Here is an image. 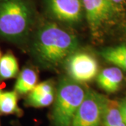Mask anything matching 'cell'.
<instances>
[{"mask_svg":"<svg viewBox=\"0 0 126 126\" xmlns=\"http://www.w3.org/2000/svg\"><path fill=\"white\" fill-rule=\"evenodd\" d=\"M79 47L76 36L54 23L38 30L33 44L36 58L46 67H55L74 53Z\"/></svg>","mask_w":126,"mask_h":126,"instance_id":"obj_1","label":"cell"},{"mask_svg":"<svg viewBox=\"0 0 126 126\" xmlns=\"http://www.w3.org/2000/svg\"><path fill=\"white\" fill-rule=\"evenodd\" d=\"M32 16L25 0H0V36L11 41L23 39L30 31Z\"/></svg>","mask_w":126,"mask_h":126,"instance_id":"obj_2","label":"cell"},{"mask_svg":"<svg viewBox=\"0 0 126 126\" xmlns=\"http://www.w3.org/2000/svg\"><path fill=\"white\" fill-rule=\"evenodd\" d=\"M56 93L52 112L53 123L54 126H71L87 90L81 83L64 77L59 82Z\"/></svg>","mask_w":126,"mask_h":126,"instance_id":"obj_3","label":"cell"},{"mask_svg":"<svg viewBox=\"0 0 126 126\" xmlns=\"http://www.w3.org/2000/svg\"><path fill=\"white\" fill-rule=\"evenodd\" d=\"M107 101L105 96L96 91L87 90L71 126H101Z\"/></svg>","mask_w":126,"mask_h":126,"instance_id":"obj_4","label":"cell"},{"mask_svg":"<svg viewBox=\"0 0 126 126\" xmlns=\"http://www.w3.org/2000/svg\"><path fill=\"white\" fill-rule=\"evenodd\" d=\"M66 67L69 77L79 83L91 81L97 76L98 63L90 55L74 53L67 58Z\"/></svg>","mask_w":126,"mask_h":126,"instance_id":"obj_5","label":"cell"},{"mask_svg":"<svg viewBox=\"0 0 126 126\" xmlns=\"http://www.w3.org/2000/svg\"><path fill=\"white\" fill-rule=\"evenodd\" d=\"M46 3L50 14L60 21L75 24L82 18L81 0H46Z\"/></svg>","mask_w":126,"mask_h":126,"instance_id":"obj_6","label":"cell"},{"mask_svg":"<svg viewBox=\"0 0 126 126\" xmlns=\"http://www.w3.org/2000/svg\"><path fill=\"white\" fill-rule=\"evenodd\" d=\"M86 18L92 30H96L112 16L113 3L111 0H81Z\"/></svg>","mask_w":126,"mask_h":126,"instance_id":"obj_7","label":"cell"},{"mask_svg":"<svg viewBox=\"0 0 126 126\" xmlns=\"http://www.w3.org/2000/svg\"><path fill=\"white\" fill-rule=\"evenodd\" d=\"M123 79L121 69L117 67H109L103 69L97 78L99 87L107 93L116 92Z\"/></svg>","mask_w":126,"mask_h":126,"instance_id":"obj_8","label":"cell"},{"mask_svg":"<svg viewBox=\"0 0 126 126\" xmlns=\"http://www.w3.org/2000/svg\"><path fill=\"white\" fill-rule=\"evenodd\" d=\"M101 126H126V122L122 116L118 102L107 99Z\"/></svg>","mask_w":126,"mask_h":126,"instance_id":"obj_9","label":"cell"},{"mask_svg":"<svg viewBox=\"0 0 126 126\" xmlns=\"http://www.w3.org/2000/svg\"><path fill=\"white\" fill-rule=\"evenodd\" d=\"M37 80L36 72L30 68H25L18 76L15 84V91L20 94L30 93L36 85Z\"/></svg>","mask_w":126,"mask_h":126,"instance_id":"obj_10","label":"cell"},{"mask_svg":"<svg viewBox=\"0 0 126 126\" xmlns=\"http://www.w3.org/2000/svg\"><path fill=\"white\" fill-rule=\"evenodd\" d=\"M101 55L105 60L126 71V46L120 45L103 50Z\"/></svg>","mask_w":126,"mask_h":126,"instance_id":"obj_11","label":"cell"},{"mask_svg":"<svg viewBox=\"0 0 126 126\" xmlns=\"http://www.w3.org/2000/svg\"><path fill=\"white\" fill-rule=\"evenodd\" d=\"M19 71L17 59L14 55L6 54L0 59V79H12L18 74Z\"/></svg>","mask_w":126,"mask_h":126,"instance_id":"obj_12","label":"cell"},{"mask_svg":"<svg viewBox=\"0 0 126 126\" xmlns=\"http://www.w3.org/2000/svg\"><path fill=\"white\" fill-rule=\"evenodd\" d=\"M0 112L4 114H19L18 95L16 91L2 93L0 98Z\"/></svg>","mask_w":126,"mask_h":126,"instance_id":"obj_13","label":"cell"},{"mask_svg":"<svg viewBox=\"0 0 126 126\" xmlns=\"http://www.w3.org/2000/svg\"><path fill=\"white\" fill-rule=\"evenodd\" d=\"M54 92H53L41 96H36V97L28 96L27 102L29 105L34 107H44L51 104L54 101Z\"/></svg>","mask_w":126,"mask_h":126,"instance_id":"obj_14","label":"cell"},{"mask_svg":"<svg viewBox=\"0 0 126 126\" xmlns=\"http://www.w3.org/2000/svg\"><path fill=\"white\" fill-rule=\"evenodd\" d=\"M53 92H54V90L52 83L49 81H44L39 84H36L31 92H30L29 97L41 96Z\"/></svg>","mask_w":126,"mask_h":126,"instance_id":"obj_15","label":"cell"},{"mask_svg":"<svg viewBox=\"0 0 126 126\" xmlns=\"http://www.w3.org/2000/svg\"><path fill=\"white\" fill-rule=\"evenodd\" d=\"M118 107L122 113V116L126 122V97L118 102Z\"/></svg>","mask_w":126,"mask_h":126,"instance_id":"obj_16","label":"cell"},{"mask_svg":"<svg viewBox=\"0 0 126 126\" xmlns=\"http://www.w3.org/2000/svg\"><path fill=\"white\" fill-rule=\"evenodd\" d=\"M111 1L113 4H119V3H121L123 0H111Z\"/></svg>","mask_w":126,"mask_h":126,"instance_id":"obj_17","label":"cell"},{"mask_svg":"<svg viewBox=\"0 0 126 126\" xmlns=\"http://www.w3.org/2000/svg\"><path fill=\"white\" fill-rule=\"evenodd\" d=\"M2 94V92H1V90H0V98H1V95Z\"/></svg>","mask_w":126,"mask_h":126,"instance_id":"obj_18","label":"cell"},{"mask_svg":"<svg viewBox=\"0 0 126 126\" xmlns=\"http://www.w3.org/2000/svg\"><path fill=\"white\" fill-rule=\"evenodd\" d=\"M125 31H126V25H125Z\"/></svg>","mask_w":126,"mask_h":126,"instance_id":"obj_19","label":"cell"},{"mask_svg":"<svg viewBox=\"0 0 126 126\" xmlns=\"http://www.w3.org/2000/svg\"><path fill=\"white\" fill-rule=\"evenodd\" d=\"M0 59H1V52H0Z\"/></svg>","mask_w":126,"mask_h":126,"instance_id":"obj_20","label":"cell"}]
</instances>
